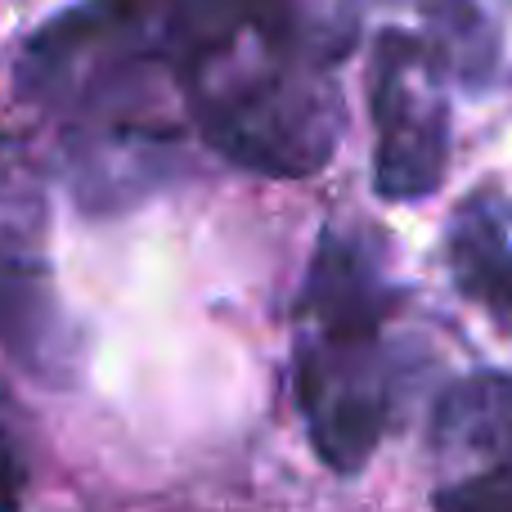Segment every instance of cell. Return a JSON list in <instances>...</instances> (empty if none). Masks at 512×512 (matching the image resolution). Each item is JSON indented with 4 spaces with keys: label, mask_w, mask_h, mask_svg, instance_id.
<instances>
[{
    "label": "cell",
    "mask_w": 512,
    "mask_h": 512,
    "mask_svg": "<svg viewBox=\"0 0 512 512\" xmlns=\"http://www.w3.org/2000/svg\"><path fill=\"white\" fill-rule=\"evenodd\" d=\"M396 292L333 283L306 288L297 301L292 391L315 454L351 477L373 459L391 418V355L382 324Z\"/></svg>",
    "instance_id": "cell-1"
},
{
    "label": "cell",
    "mask_w": 512,
    "mask_h": 512,
    "mask_svg": "<svg viewBox=\"0 0 512 512\" xmlns=\"http://www.w3.org/2000/svg\"><path fill=\"white\" fill-rule=\"evenodd\" d=\"M445 261L454 288L486 310L499 333H512V198L499 189L463 198L445 230Z\"/></svg>",
    "instance_id": "cell-5"
},
{
    "label": "cell",
    "mask_w": 512,
    "mask_h": 512,
    "mask_svg": "<svg viewBox=\"0 0 512 512\" xmlns=\"http://www.w3.org/2000/svg\"><path fill=\"white\" fill-rule=\"evenodd\" d=\"M0 351L50 391L86 369V337L54 279L50 185L23 140L0 135Z\"/></svg>",
    "instance_id": "cell-2"
},
{
    "label": "cell",
    "mask_w": 512,
    "mask_h": 512,
    "mask_svg": "<svg viewBox=\"0 0 512 512\" xmlns=\"http://www.w3.org/2000/svg\"><path fill=\"white\" fill-rule=\"evenodd\" d=\"M436 50L409 32H387L373 45L369 108L378 126L373 185L391 203L427 198L450 162V108L436 86Z\"/></svg>",
    "instance_id": "cell-3"
},
{
    "label": "cell",
    "mask_w": 512,
    "mask_h": 512,
    "mask_svg": "<svg viewBox=\"0 0 512 512\" xmlns=\"http://www.w3.org/2000/svg\"><path fill=\"white\" fill-rule=\"evenodd\" d=\"M436 512H512V373L454 382L432 423Z\"/></svg>",
    "instance_id": "cell-4"
},
{
    "label": "cell",
    "mask_w": 512,
    "mask_h": 512,
    "mask_svg": "<svg viewBox=\"0 0 512 512\" xmlns=\"http://www.w3.org/2000/svg\"><path fill=\"white\" fill-rule=\"evenodd\" d=\"M176 171L167 135L149 131H99L77 149L72 194L86 216H117L153 198Z\"/></svg>",
    "instance_id": "cell-6"
},
{
    "label": "cell",
    "mask_w": 512,
    "mask_h": 512,
    "mask_svg": "<svg viewBox=\"0 0 512 512\" xmlns=\"http://www.w3.org/2000/svg\"><path fill=\"white\" fill-rule=\"evenodd\" d=\"M27 445L18 418L0 405V512H18L27 495Z\"/></svg>",
    "instance_id": "cell-7"
}]
</instances>
